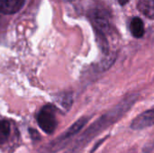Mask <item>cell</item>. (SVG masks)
Masks as SVG:
<instances>
[{"mask_svg":"<svg viewBox=\"0 0 154 153\" xmlns=\"http://www.w3.org/2000/svg\"><path fill=\"white\" fill-rule=\"evenodd\" d=\"M137 99L138 95L136 94H132L125 96L117 105H116V106H114L111 110L106 112L97 121H96L92 125H90L86 130V132L79 137L73 146H71V148L66 153H77L79 151H80L96 135L99 134L103 130L106 129L107 127L120 120L135 104Z\"/></svg>","mask_w":154,"mask_h":153,"instance_id":"6da1fadb","label":"cell"},{"mask_svg":"<svg viewBox=\"0 0 154 153\" xmlns=\"http://www.w3.org/2000/svg\"><path fill=\"white\" fill-rule=\"evenodd\" d=\"M55 107L47 105L42 108L37 115V122L41 129L48 133H52L57 127V119L55 116Z\"/></svg>","mask_w":154,"mask_h":153,"instance_id":"7a4b0ae2","label":"cell"},{"mask_svg":"<svg viewBox=\"0 0 154 153\" xmlns=\"http://www.w3.org/2000/svg\"><path fill=\"white\" fill-rule=\"evenodd\" d=\"M154 125V109L144 111L137 115L131 123V129L134 131L143 130Z\"/></svg>","mask_w":154,"mask_h":153,"instance_id":"3957f363","label":"cell"},{"mask_svg":"<svg viewBox=\"0 0 154 153\" xmlns=\"http://www.w3.org/2000/svg\"><path fill=\"white\" fill-rule=\"evenodd\" d=\"M25 0H0V12L5 14L17 13L23 5Z\"/></svg>","mask_w":154,"mask_h":153,"instance_id":"277c9868","label":"cell"},{"mask_svg":"<svg viewBox=\"0 0 154 153\" xmlns=\"http://www.w3.org/2000/svg\"><path fill=\"white\" fill-rule=\"evenodd\" d=\"M88 117H81L80 119H79L75 124H73L67 130V132H66L64 134H62V135L60 137L59 141H57V143L60 142H65L66 140H68V139L73 137L75 134H77V133L84 127V125L88 123Z\"/></svg>","mask_w":154,"mask_h":153,"instance_id":"5b68a950","label":"cell"},{"mask_svg":"<svg viewBox=\"0 0 154 153\" xmlns=\"http://www.w3.org/2000/svg\"><path fill=\"white\" fill-rule=\"evenodd\" d=\"M137 8L144 16L154 20V0H139Z\"/></svg>","mask_w":154,"mask_h":153,"instance_id":"8992f818","label":"cell"},{"mask_svg":"<svg viewBox=\"0 0 154 153\" xmlns=\"http://www.w3.org/2000/svg\"><path fill=\"white\" fill-rule=\"evenodd\" d=\"M130 31L134 37L142 38L144 35V23L143 20L139 17H134L130 23Z\"/></svg>","mask_w":154,"mask_h":153,"instance_id":"52a82bcc","label":"cell"},{"mask_svg":"<svg viewBox=\"0 0 154 153\" xmlns=\"http://www.w3.org/2000/svg\"><path fill=\"white\" fill-rule=\"evenodd\" d=\"M11 125L8 121L2 120L0 121V146L5 144L10 136Z\"/></svg>","mask_w":154,"mask_h":153,"instance_id":"ba28073f","label":"cell"},{"mask_svg":"<svg viewBox=\"0 0 154 153\" xmlns=\"http://www.w3.org/2000/svg\"><path fill=\"white\" fill-rule=\"evenodd\" d=\"M95 32H96L97 41L99 48L106 55H108L109 54V45L106 41V38L105 36V33H103L102 32H100L97 29H95Z\"/></svg>","mask_w":154,"mask_h":153,"instance_id":"9c48e42d","label":"cell"},{"mask_svg":"<svg viewBox=\"0 0 154 153\" xmlns=\"http://www.w3.org/2000/svg\"><path fill=\"white\" fill-rule=\"evenodd\" d=\"M116 59V54H113V53L110 54V53H109L108 55H106V58L100 62V64H99V69H100V70L104 71V70L108 69L114 64Z\"/></svg>","mask_w":154,"mask_h":153,"instance_id":"30bf717a","label":"cell"},{"mask_svg":"<svg viewBox=\"0 0 154 153\" xmlns=\"http://www.w3.org/2000/svg\"><path fill=\"white\" fill-rule=\"evenodd\" d=\"M73 103V98H72V95L71 94H65L62 96V99H61V105L64 108L66 109H69L71 105Z\"/></svg>","mask_w":154,"mask_h":153,"instance_id":"8fae6325","label":"cell"},{"mask_svg":"<svg viewBox=\"0 0 154 153\" xmlns=\"http://www.w3.org/2000/svg\"><path fill=\"white\" fill-rule=\"evenodd\" d=\"M117 2H118V4L119 5H126L130 0H116Z\"/></svg>","mask_w":154,"mask_h":153,"instance_id":"7c38bea8","label":"cell"},{"mask_svg":"<svg viewBox=\"0 0 154 153\" xmlns=\"http://www.w3.org/2000/svg\"><path fill=\"white\" fill-rule=\"evenodd\" d=\"M63 1H72V0H63Z\"/></svg>","mask_w":154,"mask_h":153,"instance_id":"4fadbf2b","label":"cell"}]
</instances>
